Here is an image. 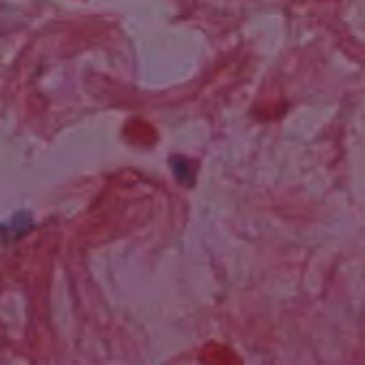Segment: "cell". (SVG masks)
Returning a JSON list of instances; mask_svg holds the SVG:
<instances>
[]
</instances>
